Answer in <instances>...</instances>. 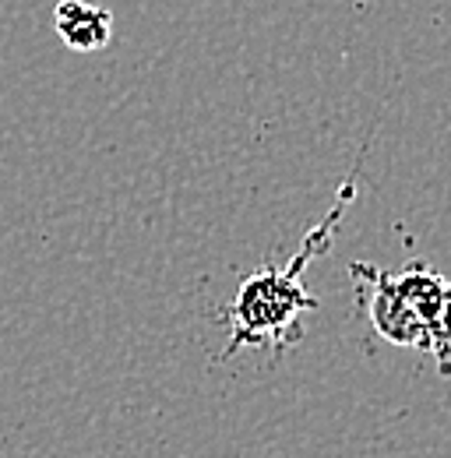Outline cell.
Segmentation results:
<instances>
[{"label": "cell", "mask_w": 451, "mask_h": 458, "mask_svg": "<svg viewBox=\"0 0 451 458\" xmlns=\"http://www.w3.org/2000/svg\"><path fill=\"white\" fill-rule=\"evenodd\" d=\"M349 201H353V183L342 187L336 208L303 236L300 250L285 265H265L240 283V289L233 293V300L226 307L229 335L219 349V360H229L233 352L251 349V345H268V349L282 352L289 343H300V335H303L300 318L318 310V296L303 286V268L318 254L328 250L332 233H336Z\"/></svg>", "instance_id": "obj_1"}, {"label": "cell", "mask_w": 451, "mask_h": 458, "mask_svg": "<svg viewBox=\"0 0 451 458\" xmlns=\"http://www.w3.org/2000/svg\"><path fill=\"white\" fill-rule=\"evenodd\" d=\"M353 279L367 289L363 293V307H367V318L374 325V332L392 345L402 349H423L430 352L434 339H430V328L416 318V310L398 296V289L392 283V272H381L374 265H363L356 261L353 265Z\"/></svg>", "instance_id": "obj_2"}, {"label": "cell", "mask_w": 451, "mask_h": 458, "mask_svg": "<svg viewBox=\"0 0 451 458\" xmlns=\"http://www.w3.org/2000/svg\"><path fill=\"white\" fill-rule=\"evenodd\" d=\"M54 29L64 47H71L74 54H96L110 47L113 14L89 0H60L54 7Z\"/></svg>", "instance_id": "obj_3"}, {"label": "cell", "mask_w": 451, "mask_h": 458, "mask_svg": "<svg viewBox=\"0 0 451 458\" xmlns=\"http://www.w3.org/2000/svg\"><path fill=\"white\" fill-rule=\"evenodd\" d=\"M392 283L398 289V296L416 310V318L430 328V339H438V318H441V303H445L448 283L423 261H413L402 272H392Z\"/></svg>", "instance_id": "obj_4"}, {"label": "cell", "mask_w": 451, "mask_h": 458, "mask_svg": "<svg viewBox=\"0 0 451 458\" xmlns=\"http://www.w3.org/2000/svg\"><path fill=\"white\" fill-rule=\"evenodd\" d=\"M434 356L441 363L451 360V283L445 289V303H441V318H438V339H434Z\"/></svg>", "instance_id": "obj_5"}]
</instances>
